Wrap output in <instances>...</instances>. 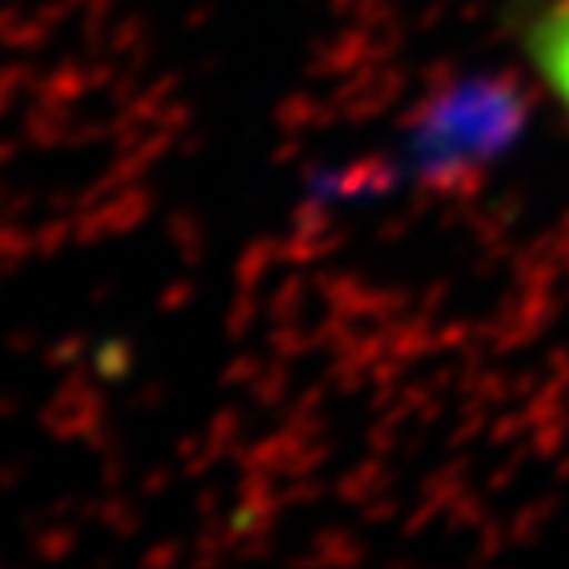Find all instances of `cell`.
Instances as JSON below:
<instances>
[{
    "label": "cell",
    "mask_w": 569,
    "mask_h": 569,
    "mask_svg": "<svg viewBox=\"0 0 569 569\" xmlns=\"http://www.w3.org/2000/svg\"><path fill=\"white\" fill-rule=\"evenodd\" d=\"M530 56L550 96L569 116V0H553L530 24Z\"/></svg>",
    "instance_id": "cell-1"
}]
</instances>
